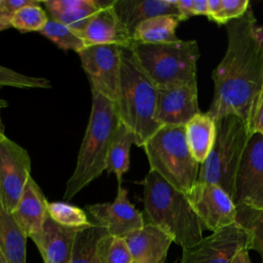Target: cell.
Masks as SVG:
<instances>
[{
	"label": "cell",
	"instance_id": "1",
	"mask_svg": "<svg viewBox=\"0 0 263 263\" xmlns=\"http://www.w3.org/2000/svg\"><path fill=\"white\" fill-rule=\"evenodd\" d=\"M225 27L227 50L213 71L214 97L208 113L215 119L234 114L254 135L263 106V32L251 6Z\"/></svg>",
	"mask_w": 263,
	"mask_h": 263
},
{
	"label": "cell",
	"instance_id": "2",
	"mask_svg": "<svg viewBox=\"0 0 263 263\" xmlns=\"http://www.w3.org/2000/svg\"><path fill=\"white\" fill-rule=\"evenodd\" d=\"M157 87L141 67L132 47L121 46L120 81L115 102L120 122L136 137L138 147L161 127L155 119Z\"/></svg>",
	"mask_w": 263,
	"mask_h": 263
},
{
	"label": "cell",
	"instance_id": "3",
	"mask_svg": "<svg viewBox=\"0 0 263 263\" xmlns=\"http://www.w3.org/2000/svg\"><path fill=\"white\" fill-rule=\"evenodd\" d=\"M143 184L145 223L160 228L182 249L193 246L203 237L202 225L184 193L151 170Z\"/></svg>",
	"mask_w": 263,
	"mask_h": 263
},
{
	"label": "cell",
	"instance_id": "4",
	"mask_svg": "<svg viewBox=\"0 0 263 263\" xmlns=\"http://www.w3.org/2000/svg\"><path fill=\"white\" fill-rule=\"evenodd\" d=\"M91 111L78 152L75 170L67 181L64 199H72L107 167L109 149L120 122L116 105L102 95L91 91Z\"/></svg>",
	"mask_w": 263,
	"mask_h": 263
},
{
	"label": "cell",
	"instance_id": "5",
	"mask_svg": "<svg viewBox=\"0 0 263 263\" xmlns=\"http://www.w3.org/2000/svg\"><path fill=\"white\" fill-rule=\"evenodd\" d=\"M150 170L185 195L197 182L200 164L192 156L185 125H163L143 146Z\"/></svg>",
	"mask_w": 263,
	"mask_h": 263
},
{
	"label": "cell",
	"instance_id": "6",
	"mask_svg": "<svg viewBox=\"0 0 263 263\" xmlns=\"http://www.w3.org/2000/svg\"><path fill=\"white\" fill-rule=\"evenodd\" d=\"M216 125L215 144L208 158L200 164L197 182L218 185L232 197L236 174L253 135L234 114L216 119Z\"/></svg>",
	"mask_w": 263,
	"mask_h": 263
},
{
	"label": "cell",
	"instance_id": "7",
	"mask_svg": "<svg viewBox=\"0 0 263 263\" xmlns=\"http://www.w3.org/2000/svg\"><path fill=\"white\" fill-rule=\"evenodd\" d=\"M132 49L141 67L157 88H166L196 81L198 44L181 40L162 44L135 42Z\"/></svg>",
	"mask_w": 263,
	"mask_h": 263
},
{
	"label": "cell",
	"instance_id": "8",
	"mask_svg": "<svg viewBox=\"0 0 263 263\" xmlns=\"http://www.w3.org/2000/svg\"><path fill=\"white\" fill-rule=\"evenodd\" d=\"M91 91L116 102L120 81L121 46L116 44L91 45L78 53Z\"/></svg>",
	"mask_w": 263,
	"mask_h": 263
},
{
	"label": "cell",
	"instance_id": "9",
	"mask_svg": "<svg viewBox=\"0 0 263 263\" xmlns=\"http://www.w3.org/2000/svg\"><path fill=\"white\" fill-rule=\"evenodd\" d=\"M31 176V158L28 151L0 135V201L12 213Z\"/></svg>",
	"mask_w": 263,
	"mask_h": 263
},
{
	"label": "cell",
	"instance_id": "10",
	"mask_svg": "<svg viewBox=\"0 0 263 263\" xmlns=\"http://www.w3.org/2000/svg\"><path fill=\"white\" fill-rule=\"evenodd\" d=\"M248 243L247 232L233 223L183 249L180 263H231Z\"/></svg>",
	"mask_w": 263,
	"mask_h": 263
},
{
	"label": "cell",
	"instance_id": "11",
	"mask_svg": "<svg viewBox=\"0 0 263 263\" xmlns=\"http://www.w3.org/2000/svg\"><path fill=\"white\" fill-rule=\"evenodd\" d=\"M231 198L234 205L263 210V135L259 133L250 138Z\"/></svg>",
	"mask_w": 263,
	"mask_h": 263
},
{
	"label": "cell",
	"instance_id": "12",
	"mask_svg": "<svg viewBox=\"0 0 263 263\" xmlns=\"http://www.w3.org/2000/svg\"><path fill=\"white\" fill-rule=\"evenodd\" d=\"M186 197L202 227L212 232L235 223L236 208L229 194L218 185L196 182Z\"/></svg>",
	"mask_w": 263,
	"mask_h": 263
},
{
	"label": "cell",
	"instance_id": "13",
	"mask_svg": "<svg viewBox=\"0 0 263 263\" xmlns=\"http://www.w3.org/2000/svg\"><path fill=\"white\" fill-rule=\"evenodd\" d=\"M85 209L95 219V223L113 236L124 237L145 225L143 214L129 201L127 190L120 185L113 202L88 204Z\"/></svg>",
	"mask_w": 263,
	"mask_h": 263
},
{
	"label": "cell",
	"instance_id": "14",
	"mask_svg": "<svg viewBox=\"0 0 263 263\" xmlns=\"http://www.w3.org/2000/svg\"><path fill=\"white\" fill-rule=\"evenodd\" d=\"M197 80L157 88L155 119L161 125H185L199 113Z\"/></svg>",
	"mask_w": 263,
	"mask_h": 263
},
{
	"label": "cell",
	"instance_id": "15",
	"mask_svg": "<svg viewBox=\"0 0 263 263\" xmlns=\"http://www.w3.org/2000/svg\"><path fill=\"white\" fill-rule=\"evenodd\" d=\"M77 231L58 224L47 214L41 230L30 238L38 248L44 263H70Z\"/></svg>",
	"mask_w": 263,
	"mask_h": 263
},
{
	"label": "cell",
	"instance_id": "16",
	"mask_svg": "<svg viewBox=\"0 0 263 263\" xmlns=\"http://www.w3.org/2000/svg\"><path fill=\"white\" fill-rule=\"evenodd\" d=\"M114 1L101 8L88 22L85 28L79 32L86 47L91 45L116 44L129 47L134 43L133 38L120 24L113 8Z\"/></svg>",
	"mask_w": 263,
	"mask_h": 263
},
{
	"label": "cell",
	"instance_id": "17",
	"mask_svg": "<svg viewBox=\"0 0 263 263\" xmlns=\"http://www.w3.org/2000/svg\"><path fill=\"white\" fill-rule=\"evenodd\" d=\"M137 263H164L173 239L157 226L145 225L123 237Z\"/></svg>",
	"mask_w": 263,
	"mask_h": 263
},
{
	"label": "cell",
	"instance_id": "18",
	"mask_svg": "<svg viewBox=\"0 0 263 263\" xmlns=\"http://www.w3.org/2000/svg\"><path fill=\"white\" fill-rule=\"evenodd\" d=\"M47 203L41 188L30 176L12 215L27 235L38 233L47 217Z\"/></svg>",
	"mask_w": 263,
	"mask_h": 263
},
{
	"label": "cell",
	"instance_id": "19",
	"mask_svg": "<svg viewBox=\"0 0 263 263\" xmlns=\"http://www.w3.org/2000/svg\"><path fill=\"white\" fill-rule=\"evenodd\" d=\"M113 8L132 38L136 29L151 17L164 14L178 16L175 0H114Z\"/></svg>",
	"mask_w": 263,
	"mask_h": 263
},
{
	"label": "cell",
	"instance_id": "20",
	"mask_svg": "<svg viewBox=\"0 0 263 263\" xmlns=\"http://www.w3.org/2000/svg\"><path fill=\"white\" fill-rule=\"evenodd\" d=\"M113 1L47 0L43 1V4L50 17L79 33L101 8L110 5Z\"/></svg>",
	"mask_w": 263,
	"mask_h": 263
},
{
	"label": "cell",
	"instance_id": "21",
	"mask_svg": "<svg viewBox=\"0 0 263 263\" xmlns=\"http://www.w3.org/2000/svg\"><path fill=\"white\" fill-rule=\"evenodd\" d=\"M185 135L192 156L201 164L210 155L215 144L216 119L208 112H199L185 124Z\"/></svg>",
	"mask_w": 263,
	"mask_h": 263
},
{
	"label": "cell",
	"instance_id": "22",
	"mask_svg": "<svg viewBox=\"0 0 263 263\" xmlns=\"http://www.w3.org/2000/svg\"><path fill=\"white\" fill-rule=\"evenodd\" d=\"M27 235L0 201V250L7 263H26Z\"/></svg>",
	"mask_w": 263,
	"mask_h": 263
},
{
	"label": "cell",
	"instance_id": "23",
	"mask_svg": "<svg viewBox=\"0 0 263 263\" xmlns=\"http://www.w3.org/2000/svg\"><path fill=\"white\" fill-rule=\"evenodd\" d=\"M108 234L104 227L96 223L78 229L70 263H103L102 242Z\"/></svg>",
	"mask_w": 263,
	"mask_h": 263
},
{
	"label": "cell",
	"instance_id": "24",
	"mask_svg": "<svg viewBox=\"0 0 263 263\" xmlns=\"http://www.w3.org/2000/svg\"><path fill=\"white\" fill-rule=\"evenodd\" d=\"M180 23L177 15L164 14L143 22L135 31L133 40L145 44H162L176 42V29Z\"/></svg>",
	"mask_w": 263,
	"mask_h": 263
},
{
	"label": "cell",
	"instance_id": "25",
	"mask_svg": "<svg viewBox=\"0 0 263 263\" xmlns=\"http://www.w3.org/2000/svg\"><path fill=\"white\" fill-rule=\"evenodd\" d=\"M136 143V137L133 132L119 122L114 134L107 159L106 172L114 174L120 184L123 174L129 168V154L132 145Z\"/></svg>",
	"mask_w": 263,
	"mask_h": 263
},
{
	"label": "cell",
	"instance_id": "26",
	"mask_svg": "<svg viewBox=\"0 0 263 263\" xmlns=\"http://www.w3.org/2000/svg\"><path fill=\"white\" fill-rule=\"evenodd\" d=\"M235 223L248 234V249L255 250L263 258V210L247 205H235Z\"/></svg>",
	"mask_w": 263,
	"mask_h": 263
},
{
	"label": "cell",
	"instance_id": "27",
	"mask_svg": "<svg viewBox=\"0 0 263 263\" xmlns=\"http://www.w3.org/2000/svg\"><path fill=\"white\" fill-rule=\"evenodd\" d=\"M39 33L64 50H73L79 53L86 47L84 40L78 32L50 16L45 27Z\"/></svg>",
	"mask_w": 263,
	"mask_h": 263
},
{
	"label": "cell",
	"instance_id": "28",
	"mask_svg": "<svg viewBox=\"0 0 263 263\" xmlns=\"http://www.w3.org/2000/svg\"><path fill=\"white\" fill-rule=\"evenodd\" d=\"M47 214L54 222L69 228L80 229L92 224L82 209L63 201L48 202Z\"/></svg>",
	"mask_w": 263,
	"mask_h": 263
},
{
	"label": "cell",
	"instance_id": "29",
	"mask_svg": "<svg viewBox=\"0 0 263 263\" xmlns=\"http://www.w3.org/2000/svg\"><path fill=\"white\" fill-rule=\"evenodd\" d=\"M48 14L40 6L39 1L21 8L10 22V26L22 33L40 32L48 21Z\"/></svg>",
	"mask_w": 263,
	"mask_h": 263
},
{
	"label": "cell",
	"instance_id": "30",
	"mask_svg": "<svg viewBox=\"0 0 263 263\" xmlns=\"http://www.w3.org/2000/svg\"><path fill=\"white\" fill-rule=\"evenodd\" d=\"M11 86L17 88H50V81L43 77L29 76L0 65V87Z\"/></svg>",
	"mask_w": 263,
	"mask_h": 263
},
{
	"label": "cell",
	"instance_id": "31",
	"mask_svg": "<svg viewBox=\"0 0 263 263\" xmlns=\"http://www.w3.org/2000/svg\"><path fill=\"white\" fill-rule=\"evenodd\" d=\"M103 263H132L133 257L123 237L108 234L102 242Z\"/></svg>",
	"mask_w": 263,
	"mask_h": 263
},
{
	"label": "cell",
	"instance_id": "32",
	"mask_svg": "<svg viewBox=\"0 0 263 263\" xmlns=\"http://www.w3.org/2000/svg\"><path fill=\"white\" fill-rule=\"evenodd\" d=\"M250 6L248 0H222L221 8L211 21L218 25H226L227 23L237 20L245 14Z\"/></svg>",
	"mask_w": 263,
	"mask_h": 263
},
{
	"label": "cell",
	"instance_id": "33",
	"mask_svg": "<svg viewBox=\"0 0 263 263\" xmlns=\"http://www.w3.org/2000/svg\"><path fill=\"white\" fill-rule=\"evenodd\" d=\"M36 0H0V22L10 26V22L15 13L24 6L32 4Z\"/></svg>",
	"mask_w": 263,
	"mask_h": 263
},
{
	"label": "cell",
	"instance_id": "34",
	"mask_svg": "<svg viewBox=\"0 0 263 263\" xmlns=\"http://www.w3.org/2000/svg\"><path fill=\"white\" fill-rule=\"evenodd\" d=\"M175 4L178 10V17L180 22L188 20L189 17L193 16V0H175Z\"/></svg>",
	"mask_w": 263,
	"mask_h": 263
},
{
	"label": "cell",
	"instance_id": "35",
	"mask_svg": "<svg viewBox=\"0 0 263 263\" xmlns=\"http://www.w3.org/2000/svg\"><path fill=\"white\" fill-rule=\"evenodd\" d=\"M192 13L194 15H205L208 16V0H193Z\"/></svg>",
	"mask_w": 263,
	"mask_h": 263
},
{
	"label": "cell",
	"instance_id": "36",
	"mask_svg": "<svg viewBox=\"0 0 263 263\" xmlns=\"http://www.w3.org/2000/svg\"><path fill=\"white\" fill-rule=\"evenodd\" d=\"M221 3L222 0H208V17L211 20L215 14L218 13V11L221 8Z\"/></svg>",
	"mask_w": 263,
	"mask_h": 263
},
{
	"label": "cell",
	"instance_id": "37",
	"mask_svg": "<svg viewBox=\"0 0 263 263\" xmlns=\"http://www.w3.org/2000/svg\"><path fill=\"white\" fill-rule=\"evenodd\" d=\"M231 263H252L249 257V250L248 249H243L241 250L233 259V261Z\"/></svg>",
	"mask_w": 263,
	"mask_h": 263
},
{
	"label": "cell",
	"instance_id": "38",
	"mask_svg": "<svg viewBox=\"0 0 263 263\" xmlns=\"http://www.w3.org/2000/svg\"><path fill=\"white\" fill-rule=\"evenodd\" d=\"M255 133H259V134L263 135V106L258 114V118H257V122H256V126H255Z\"/></svg>",
	"mask_w": 263,
	"mask_h": 263
},
{
	"label": "cell",
	"instance_id": "39",
	"mask_svg": "<svg viewBox=\"0 0 263 263\" xmlns=\"http://www.w3.org/2000/svg\"><path fill=\"white\" fill-rule=\"evenodd\" d=\"M7 106H8V103H7L4 99H1V98H0V111H1L2 109L6 108Z\"/></svg>",
	"mask_w": 263,
	"mask_h": 263
},
{
	"label": "cell",
	"instance_id": "40",
	"mask_svg": "<svg viewBox=\"0 0 263 263\" xmlns=\"http://www.w3.org/2000/svg\"><path fill=\"white\" fill-rule=\"evenodd\" d=\"M4 130H5V126H4V124H3L2 120H1V117H0V135L5 134V133H4Z\"/></svg>",
	"mask_w": 263,
	"mask_h": 263
},
{
	"label": "cell",
	"instance_id": "41",
	"mask_svg": "<svg viewBox=\"0 0 263 263\" xmlns=\"http://www.w3.org/2000/svg\"><path fill=\"white\" fill-rule=\"evenodd\" d=\"M10 26H7V25H5V24H2L1 22H0V31H3V30H6V29H8Z\"/></svg>",
	"mask_w": 263,
	"mask_h": 263
},
{
	"label": "cell",
	"instance_id": "42",
	"mask_svg": "<svg viewBox=\"0 0 263 263\" xmlns=\"http://www.w3.org/2000/svg\"><path fill=\"white\" fill-rule=\"evenodd\" d=\"M0 263H7V261H6V259L4 258V256H3L2 252H1V250H0Z\"/></svg>",
	"mask_w": 263,
	"mask_h": 263
},
{
	"label": "cell",
	"instance_id": "43",
	"mask_svg": "<svg viewBox=\"0 0 263 263\" xmlns=\"http://www.w3.org/2000/svg\"><path fill=\"white\" fill-rule=\"evenodd\" d=\"M132 263H137V262H136V261H133V262H132Z\"/></svg>",
	"mask_w": 263,
	"mask_h": 263
}]
</instances>
